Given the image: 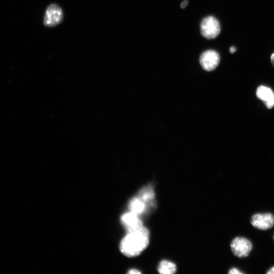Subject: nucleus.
Segmentation results:
<instances>
[{
	"label": "nucleus",
	"instance_id": "nucleus-1",
	"mask_svg": "<svg viewBox=\"0 0 274 274\" xmlns=\"http://www.w3.org/2000/svg\"><path fill=\"white\" fill-rule=\"evenodd\" d=\"M150 232L143 226L139 229L127 232L120 243L121 253L128 257L140 255L149 245Z\"/></svg>",
	"mask_w": 274,
	"mask_h": 274
},
{
	"label": "nucleus",
	"instance_id": "nucleus-2",
	"mask_svg": "<svg viewBox=\"0 0 274 274\" xmlns=\"http://www.w3.org/2000/svg\"><path fill=\"white\" fill-rule=\"evenodd\" d=\"M221 31V27L219 20L213 17H206L201 22L202 35L207 39L216 38L220 34Z\"/></svg>",
	"mask_w": 274,
	"mask_h": 274
},
{
	"label": "nucleus",
	"instance_id": "nucleus-3",
	"mask_svg": "<svg viewBox=\"0 0 274 274\" xmlns=\"http://www.w3.org/2000/svg\"><path fill=\"white\" fill-rule=\"evenodd\" d=\"M253 248L252 243L244 237H236L233 240L231 243V248L233 254L239 258L247 257Z\"/></svg>",
	"mask_w": 274,
	"mask_h": 274
},
{
	"label": "nucleus",
	"instance_id": "nucleus-4",
	"mask_svg": "<svg viewBox=\"0 0 274 274\" xmlns=\"http://www.w3.org/2000/svg\"><path fill=\"white\" fill-rule=\"evenodd\" d=\"M63 19V13L61 8L58 5L53 4L46 10L44 24L48 27H53L58 25Z\"/></svg>",
	"mask_w": 274,
	"mask_h": 274
},
{
	"label": "nucleus",
	"instance_id": "nucleus-5",
	"mask_svg": "<svg viewBox=\"0 0 274 274\" xmlns=\"http://www.w3.org/2000/svg\"><path fill=\"white\" fill-rule=\"evenodd\" d=\"M250 223L258 230H267L274 225V215L270 213H257L251 217Z\"/></svg>",
	"mask_w": 274,
	"mask_h": 274
},
{
	"label": "nucleus",
	"instance_id": "nucleus-6",
	"mask_svg": "<svg viewBox=\"0 0 274 274\" xmlns=\"http://www.w3.org/2000/svg\"><path fill=\"white\" fill-rule=\"evenodd\" d=\"M202 67L206 71L214 70L220 62V56L218 52L209 50L203 52L200 59Z\"/></svg>",
	"mask_w": 274,
	"mask_h": 274
},
{
	"label": "nucleus",
	"instance_id": "nucleus-7",
	"mask_svg": "<svg viewBox=\"0 0 274 274\" xmlns=\"http://www.w3.org/2000/svg\"><path fill=\"white\" fill-rule=\"evenodd\" d=\"M139 216L131 211L124 213L121 216V223L127 232L139 229L144 226Z\"/></svg>",
	"mask_w": 274,
	"mask_h": 274
},
{
	"label": "nucleus",
	"instance_id": "nucleus-8",
	"mask_svg": "<svg viewBox=\"0 0 274 274\" xmlns=\"http://www.w3.org/2000/svg\"><path fill=\"white\" fill-rule=\"evenodd\" d=\"M257 96L264 102L268 109L274 106V93L270 88L264 86H259L257 90Z\"/></svg>",
	"mask_w": 274,
	"mask_h": 274
},
{
	"label": "nucleus",
	"instance_id": "nucleus-9",
	"mask_svg": "<svg viewBox=\"0 0 274 274\" xmlns=\"http://www.w3.org/2000/svg\"><path fill=\"white\" fill-rule=\"evenodd\" d=\"M155 194L152 186H147L140 190L138 197L146 204L147 207H153L154 202Z\"/></svg>",
	"mask_w": 274,
	"mask_h": 274
},
{
	"label": "nucleus",
	"instance_id": "nucleus-10",
	"mask_svg": "<svg viewBox=\"0 0 274 274\" xmlns=\"http://www.w3.org/2000/svg\"><path fill=\"white\" fill-rule=\"evenodd\" d=\"M129 208L132 212L140 216L147 210L146 204L138 196L132 198L129 203Z\"/></svg>",
	"mask_w": 274,
	"mask_h": 274
},
{
	"label": "nucleus",
	"instance_id": "nucleus-11",
	"mask_svg": "<svg viewBox=\"0 0 274 274\" xmlns=\"http://www.w3.org/2000/svg\"><path fill=\"white\" fill-rule=\"evenodd\" d=\"M157 271L161 274H174L177 272V268L173 262L164 259L159 262Z\"/></svg>",
	"mask_w": 274,
	"mask_h": 274
},
{
	"label": "nucleus",
	"instance_id": "nucleus-12",
	"mask_svg": "<svg viewBox=\"0 0 274 274\" xmlns=\"http://www.w3.org/2000/svg\"><path fill=\"white\" fill-rule=\"evenodd\" d=\"M228 274H244V273L240 271L236 268H233L228 271Z\"/></svg>",
	"mask_w": 274,
	"mask_h": 274
},
{
	"label": "nucleus",
	"instance_id": "nucleus-13",
	"mask_svg": "<svg viewBox=\"0 0 274 274\" xmlns=\"http://www.w3.org/2000/svg\"><path fill=\"white\" fill-rule=\"evenodd\" d=\"M128 274H141V272L140 271H139L138 270H137L136 269H132L131 270H130Z\"/></svg>",
	"mask_w": 274,
	"mask_h": 274
},
{
	"label": "nucleus",
	"instance_id": "nucleus-14",
	"mask_svg": "<svg viewBox=\"0 0 274 274\" xmlns=\"http://www.w3.org/2000/svg\"><path fill=\"white\" fill-rule=\"evenodd\" d=\"M188 4V1L187 0H185L184 1H183L180 5L181 8L184 9L185 8Z\"/></svg>",
	"mask_w": 274,
	"mask_h": 274
},
{
	"label": "nucleus",
	"instance_id": "nucleus-15",
	"mask_svg": "<svg viewBox=\"0 0 274 274\" xmlns=\"http://www.w3.org/2000/svg\"><path fill=\"white\" fill-rule=\"evenodd\" d=\"M268 274H274V266L272 267L267 273Z\"/></svg>",
	"mask_w": 274,
	"mask_h": 274
},
{
	"label": "nucleus",
	"instance_id": "nucleus-16",
	"mask_svg": "<svg viewBox=\"0 0 274 274\" xmlns=\"http://www.w3.org/2000/svg\"><path fill=\"white\" fill-rule=\"evenodd\" d=\"M237 50L235 47H232L230 49V51L231 53H234Z\"/></svg>",
	"mask_w": 274,
	"mask_h": 274
},
{
	"label": "nucleus",
	"instance_id": "nucleus-17",
	"mask_svg": "<svg viewBox=\"0 0 274 274\" xmlns=\"http://www.w3.org/2000/svg\"><path fill=\"white\" fill-rule=\"evenodd\" d=\"M271 61L272 63V64L273 65V66L274 67V53H273L271 56Z\"/></svg>",
	"mask_w": 274,
	"mask_h": 274
},
{
	"label": "nucleus",
	"instance_id": "nucleus-18",
	"mask_svg": "<svg viewBox=\"0 0 274 274\" xmlns=\"http://www.w3.org/2000/svg\"></svg>",
	"mask_w": 274,
	"mask_h": 274
}]
</instances>
